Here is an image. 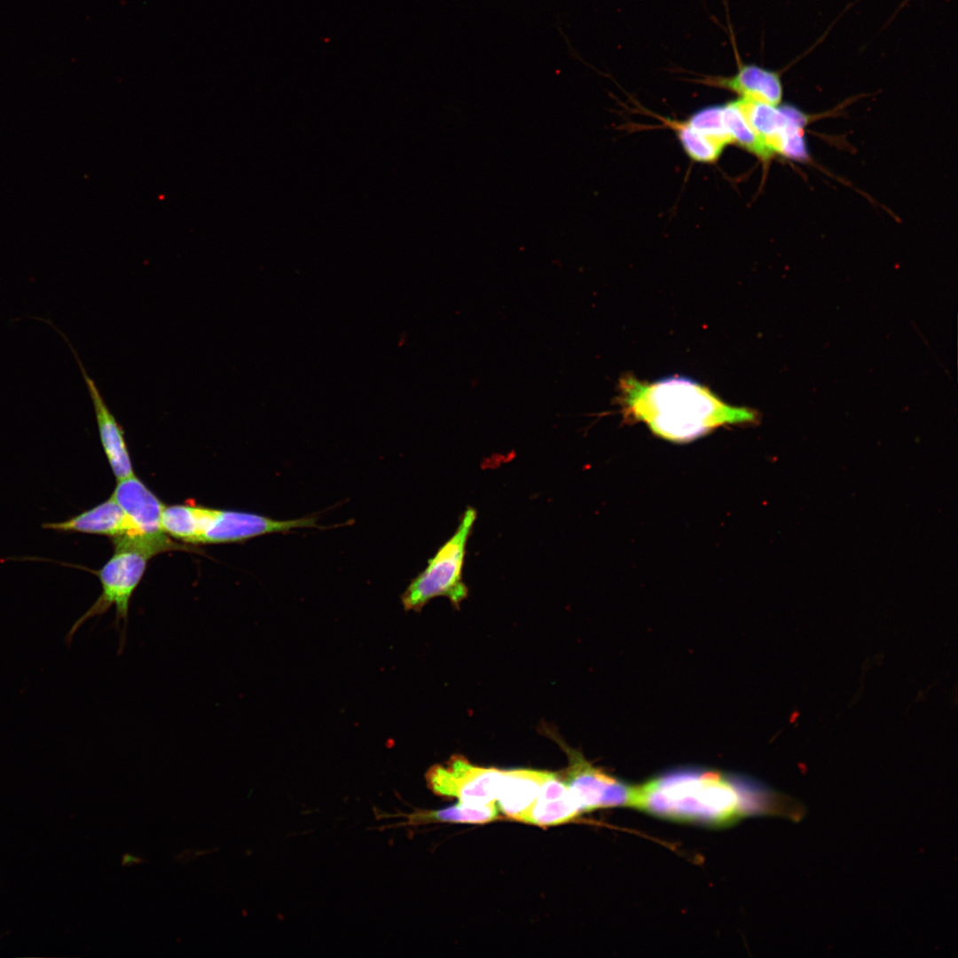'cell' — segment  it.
Returning a JSON list of instances; mask_svg holds the SVG:
<instances>
[{
    "mask_svg": "<svg viewBox=\"0 0 958 958\" xmlns=\"http://www.w3.org/2000/svg\"><path fill=\"white\" fill-rule=\"evenodd\" d=\"M632 807L661 819L725 827L752 815L799 821L803 804L754 782L718 772L685 768L654 777L636 787Z\"/></svg>",
    "mask_w": 958,
    "mask_h": 958,
    "instance_id": "6da1fadb",
    "label": "cell"
},
{
    "mask_svg": "<svg viewBox=\"0 0 958 958\" xmlns=\"http://www.w3.org/2000/svg\"><path fill=\"white\" fill-rule=\"evenodd\" d=\"M619 389L624 418L646 424L654 435L672 443H688L723 426L760 421L758 411L730 405L687 377L648 382L626 375Z\"/></svg>",
    "mask_w": 958,
    "mask_h": 958,
    "instance_id": "7a4b0ae2",
    "label": "cell"
},
{
    "mask_svg": "<svg viewBox=\"0 0 958 958\" xmlns=\"http://www.w3.org/2000/svg\"><path fill=\"white\" fill-rule=\"evenodd\" d=\"M476 510L467 506L460 517L452 536L428 561V565L414 577L401 601L405 610L420 611L430 600L446 597L453 607L467 597L468 588L463 581V566L467 544L476 520Z\"/></svg>",
    "mask_w": 958,
    "mask_h": 958,
    "instance_id": "3957f363",
    "label": "cell"
},
{
    "mask_svg": "<svg viewBox=\"0 0 958 958\" xmlns=\"http://www.w3.org/2000/svg\"><path fill=\"white\" fill-rule=\"evenodd\" d=\"M150 555L137 550H114L113 556L95 573L101 584V593L90 608L78 617L65 636L70 647L76 632L89 619L101 617L112 607L115 609L114 628L119 634V650L126 644L129 612L131 597L139 585Z\"/></svg>",
    "mask_w": 958,
    "mask_h": 958,
    "instance_id": "277c9868",
    "label": "cell"
},
{
    "mask_svg": "<svg viewBox=\"0 0 958 958\" xmlns=\"http://www.w3.org/2000/svg\"><path fill=\"white\" fill-rule=\"evenodd\" d=\"M547 733L568 756V767L559 775L581 813L601 808L632 807L635 786L592 766L581 752L570 748L558 735H554L553 731L547 730Z\"/></svg>",
    "mask_w": 958,
    "mask_h": 958,
    "instance_id": "5b68a950",
    "label": "cell"
},
{
    "mask_svg": "<svg viewBox=\"0 0 958 958\" xmlns=\"http://www.w3.org/2000/svg\"><path fill=\"white\" fill-rule=\"evenodd\" d=\"M750 127L773 156L798 161L807 153L804 129L807 116L791 106H773L738 98Z\"/></svg>",
    "mask_w": 958,
    "mask_h": 958,
    "instance_id": "8992f818",
    "label": "cell"
},
{
    "mask_svg": "<svg viewBox=\"0 0 958 958\" xmlns=\"http://www.w3.org/2000/svg\"><path fill=\"white\" fill-rule=\"evenodd\" d=\"M504 770L472 764L461 755L431 766L426 782L431 791L444 797H456L470 805L496 803Z\"/></svg>",
    "mask_w": 958,
    "mask_h": 958,
    "instance_id": "52a82bcc",
    "label": "cell"
},
{
    "mask_svg": "<svg viewBox=\"0 0 958 958\" xmlns=\"http://www.w3.org/2000/svg\"><path fill=\"white\" fill-rule=\"evenodd\" d=\"M319 527L317 517L314 516L276 520L250 512L214 509L201 544L241 542L266 534L287 533L300 528Z\"/></svg>",
    "mask_w": 958,
    "mask_h": 958,
    "instance_id": "ba28073f",
    "label": "cell"
},
{
    "mask_svg": "<svg viewBox=\"0 0 958 958\" xmlns=\"http://www.w3.org/2000/svg\"><path fill=\"white\" fill-rule=\"evenodd\" d=\"M46 323L63 337L76 360L93 404L101 444L114 475L117 480L133 475V467L122 426L109 410L94 380L88 374L67 337L50 320H46Z\"/></svg>",
    "mask_w": 958,
    "mask_h": 958,
    "instance_id": "9c48e42d",
    "label": "cell"
},
{
    "mask_svg": "<svg viewBox=\"0 0 958 958\" xmlns=\"http://www.w3.org/2000/svg\"><path fill=\"white\" fill-rule=\"evenodd\" d=\"M111 497L125 513L139 536L166 535L161 524L165 505L135 475L117 480Z\"/></svg>",
    "mask_w": 958,
    "mask_h": 958,
    "instance_id": "30bf717a",
    "label": "cell"
},
{
    "mask_svg": "<svg viewBox=\"0 0 958 958\" xmlns=\"http://www.w3.org/2000/svg\"><path fill=\"white\" fill-rule=\"evenodd\" d=\"M42 528L59 533L95 534L114 538L123 536H139L132 522L112 497L64 521L44 522Z\"/></svg>",
    "mask_w": 958,
    "mask_h": 958,
    "instance_id": "8fae6325",
    "label": "cell"
},
{
    "mask_svg": "<svg viewBox=\"0 0 958 958\" xmlns=\"http://www.w3.org/2000/svg\"><path fill=\"white\" fill-rule=\"evenodd\" d=\"M702 82L736 93L741 98L780 105L782 98L781 79L775 72L756 65L741 64L731 76H708Z\"/></svg>",
    "mask_w": 958,
    "mask_h": 958,
    "instance_id": "7c38bea8",
    "label": "cell"
},
{
    "mask_svg": "<svg viewBox=\"0 0 958 958\" xmlns=\"http://www.w3.org/2000/svg\"><path fill=\"white\" fill-rule=\"evenodd\" d=\"M551 773L526 768L504 770L496 800L499 809L508 818L522 821Z\"/></svg>",
    "mask_w": 958,
    "mask_h": 958,
    "instance_id": "4fadbf2b",
    "label": "cell"
},
{
    "mask_svg": "<svg viewBox=\"0 0 958 958\" xmlns=\"http://www.w3.org/2000/svg\"><path fill=\"white\" fill-rule=\"evenodd\" d=\"M581 813L559 773H552L522 822L540 827L569 822Z\"/></svg>",
    "mask_w": 958,
    "mask_h": 958,
    "instance_id": "5bb4252c",
    "label": "cell"
},
{
    "mask_svg": "<svg viewBox=\"0 0 958 958\" xmlns=\"http://www.w3.org/2000/svg\"><path fill=\"white\" fill-rule=\"evenodd\" d=\"M499 810L496 803L487 805H470L462 802L438 810H415L411 813L392 815V818L404 819L396 826H418L435 822L451 823H488L499 819Z\"/></svg>",
    "mask_w": 958,
    "mask_h": 958,
    "instance_id": "9a60e30c",
    "label": "cell"
},
{
    "mask_svg": "<svg viewBox=\"0 0 958 958\" xmlns=\"http://www.w3.org/2000/svg\"><path fill=\"white\" fill-rule=\"evenodd\" d=\"M214 508L195 504L165 506L161 517V529L176 539L201 544Z\"/></svg>",
    "mask_w": 958,
    "mask_h": 958,
    "instance_id": "2e32d148",
    "label": "cell"
},
{
    "mask_svg": "<svg viewBox=\"0 0 958 958\" xmlns=\"http://www.w3.org/2000/svg\"><path fill=\"white\" fill-rule=\"evenodd\" d=\"M722 107L725 126L732 144L737 145L763 161H769L773 155L750 127L737 100L722 105Z\"/></svg>",
    "mask_w": 958,
    "mask_h": 958,
    "instance_id": "e0dca14e",
    "label": "cell"
},
{
    "mask_svg": "<svg viewBox=\"0 0 958 958\" xmlns=\"http://www.w3.org/2000/svg\"><path fill=\"white\" fill-rule=\"evenodd\" d=\"M671 127L687 156L700 163L715 162L722 154L723 145L691 128L685 122H667Z\"/></svg>",
    "mask_w": 958,
    "mask_h": 958,
    "instance_id": "ac0fdd59",
    "label": "cell"
},
{
    "mask_svg": "<svg viewBox=\"0 0 958 958\" xmlns=\"http://www.w3.org/2000/svg\"><path fill=\"white\" fill-rule=\"evenodd\" d=\"M686 122L724 147L732 144L725 126L722 105L703 107L694 113Z\"/></svg>",
    "mask_w": 958,
    "mask_h": 958,
    "instance_id": "d6986e66",
    "label": "cell"
},
{
    "mask_svg": "<svg viewBox=\"0 0 958 958\" xmlns=\"http://www.w3.org/2000/svg\"><path fill=\"white\" fill-rule=\"evenodd\" d=\"M143 862H146V860H143L140 857L134 856V855L130 854V853H124L122 858V867H130L132 865H137V864H140V863H143Z\"/></svg>",
    "mask_w": 958,
    "mask_h": 958,
    "instance_id": "ffe728a7",
    "label": "cell"
}]
</instances>
